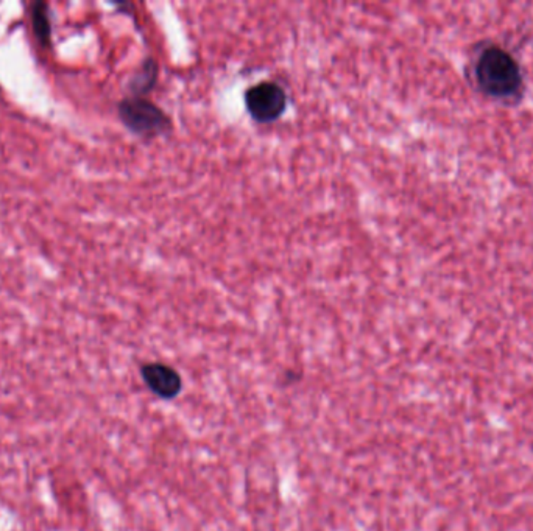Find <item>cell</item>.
I'll list each match as a JSON object with an SVG mask.
<instances>
[{
	"label": "cell",
	"instance_id": "3957f363",
	"mask_svg": "<svg viewBox=\"0 0 533 531\" xmlns=\"http://www.w3.org/2000/svg\"><path fill=\"white\" fill-rule=\"evenodd\" d=\"M245 106L253 121L257 123H273L285 112L287 94L276 83L262 81L247 89Z\"/></svg>",
	"mask_w": 533,
	"mask_h": 531
},
{
	"label": "cell",
	"instance_id": "5b68a950",
	"mask_svg": "<svg viewBox=\"0 0 533 531\" xmlns=\"http://www.w3.org/2000/svg\"><path fill=\"white\" fill-rule=\"evenodd\" d=\"M158 80V63L155 59H145L144 64L140 66V69L134 74L133 78L130 81V93L133 94V97H140L147 93H150L155 83Z\"/></svg>",
	"mask_w": 533,
	"mask_h": 531
},
{
	"label": "cell",
	"instance_id": "6da1fadb",
	"mask_svg": "<svg viewBox=\"0 0 533 531\" xmlns=\"http://www.w3.org/2000/svg\"><path fill=\"white\" fill-rule=\"evenodd\" d=\"M473 78L482 93L496 100L521 97L524 76L519 63L507 49L485 42L475 53Z\"/></svg>",
	"mask_w": 533,
	"mask_h": 531
},
{
	"label": "cell",
	"instance_id": "277c9868",
	"mask_svg": "<svg viewBox=\"0 0 533 531\" xmlns=\"http://www.w3.org/2000/svg\"><path fill=\"white\" fill-rule=\"evenodd\" d=\"M140 375L151 393L161 399H175L183 390V381L178 371L168 364L153 362L142 364Z\"/></svg>",
	"mask_w": 533,
	"mask_h": 531
},
{
	"label": "cell",
	"instance_id": "8992f818",
	"mask_svg": "<svg viewBox=\"0 0 533 531\" xmlns=\"http://www.w3.org/2000/svg\"><path fill=\"white\" fill-rule=\"evenodd\" d=\"M32 25L35 32L36 40L42 47L50 46L52 40V25H50V16H49V6L46 2H36L32 5Z\"/></svg>",
	"mask_w": 533,
	"mask_h": 531
},
{
	"label": "cell",
	"instance_id": "7a4b0ae2",
	"mask_svg": "<svg viewBox=\"0 0 533 531\" xmlns=\"http://www.w3.org/2000/svg\"><path fill=\"white\" fill-rule=\"evenodd\" d=\"M119 119L131 133L155 139L170 133L172 121L158 104L142 97H127L117 104Z\"/></svg>",
	"mask_w": 533,
	"mask_h": 531
}]
</instances>
